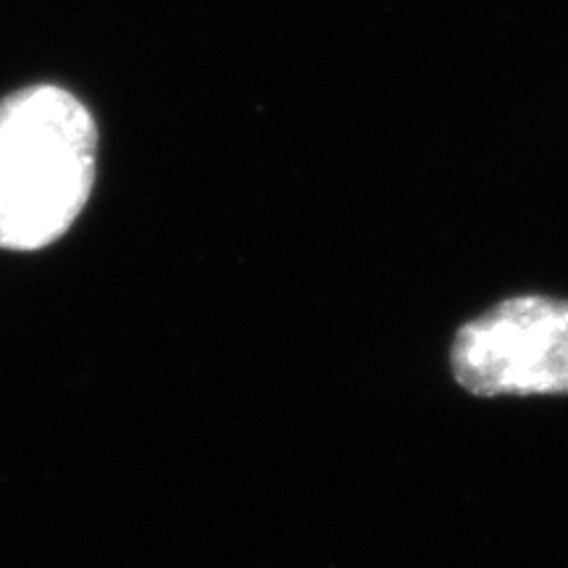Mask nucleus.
I'll list each match as a JSON object with an SVG mask.
<instances>
[{"mask_svg": "<svg viewBox=\"0 0 568 568\" xmlns=\"http://www.w3.org/2000/svg\"><path fill=\"white\" fill-rule=\"evenodd\" d=\"M95 163V119L69 90L32 84L0 98V247L55 243L90 201Z\"/></svg>", "mask_w": 568, "mask_h": 568, "instance_id": "nucleus-1", "label": "nucleus"}, {"mask_svg": "<svg viewBox=\"0 0 568 568\" xmlns=\"http://www.w3.org/2000/svg\"><path fill=\"white\" fill-rule=\"evenodd\" d=\"M450 372L477 397L568 395V301L516 295L493 305L456 332Z\"/></svg>", "mask_w": 568, "mask_h": 568, "instance_id": "nucleus-2", "label": "nucleus"}]
</instances>
